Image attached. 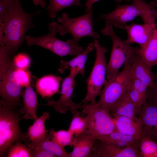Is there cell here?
Here are the masks:
<instances>
[{"label":"cell","instance_id":"6da1fadb","mask_svg":"<svg viewBox=\"0 0 157 157\" xmlns=\"http://www.w3.org/2000/svg\"><path fill=\"white\" fill-rule=\"evenodd\" d=\"M40 12L27 13L23 9L20 0H11L6 15L0 21L4 36L0 44H5L11 55L14 54L23 43L27 31L34 27L33 17Z\"/></svg>","mask_w":157,"mask_h":157},{"label":"cell","instance_id":"7a4b0ae2","mask_svg":"<svg viewBox=\"0 0 157 157\" xmlns=\"http://www.w3.org/2000/svg\"><path fill=\"white\" fill-rule=\"evenodd\" d=\"M0 103V157H4L16 142H23L28 145L30 141L27 133L21 130V114L16 107L9 106L2 100Z\"/></svg>","mask_w":157,"mask_h":157},{"label":"cell","instance_id":"3957f363","mask_svg":"<svg viewBox=\"0 0 157 157\" xmlns=\"http://www.w3.org/2000/svg\"><path fill=\"white\" fill-rule=\"evenodd\" d=\"M58 24L51 23L49 25V32L44 35L38 37L26 36L25 40L29 46H38L49 50L60 56L67 55L76 56L83 51V48L78 45V42L74 38L65 41L56 38V35L59 33Z\"/></svg>","mask_w":157,"mask_h":157},{"label":"cell","instance_id":"277c9868","mask_svg":"<svg viewBox=\"0 0 157 157\" xmlns=\"http://www.w3.org/2000/svg\"><path fill=\"white\" fill-rule=\"evenodd\" d=\"M122 72L108 80L100 94V99L96 104L110 113L116 104L128 92L131 83L130 69L127 61Z\"/></svg>","mask_w":157,"mask_h":157},{"label":"cell","instance_id":"5b68a950","mask_svg":"<svg viewBox=\"0 0 157 157\" xmlns=\"http://www.w3.org/2000/svg\"><path fill=\"white\" fill-rule=\"evenodd\" d=\"M113 28L112 25L106 24L101 31L102 35L111 37L113 43L110 59L107 66L106 77L108 80L119 74L120 67L139 48L133 47L125 41L122 40L115 33Z\"/></svg>","mask_w":157,"mask_h":157},{"label":"cell","instance_id":"8992f818","mask_svg":"<svg viewBox=\"0 0 157 157\" xmlns=\"http://www.w3.org/2000/svg\"><path fill=\"white\" fill-rule=\"evenodd\" d=\"M96 57L94 64L87 80V93L82 103L94 104L97 103L96 97L100 95L102 88L107 81L106 80L107 64L105 54L107 48L101 46L94 39Z\"/></svg>","mask_w":157,"mask_h":157},{"label":"cell","instance_id":"52a82bcc","mask_svg":"<svg viewBox=\"0 0 157 157\" xmlns=\"http://www.w3.org/2000/svg\"><path fill=\"white\" fill-rule=\"evenodd\" d=\"M83 111L88 118L87 127L84 134L97 139L117 130L114 118L104 108L96 103H90Z\"/></svg>","mask_w":157,"mask_h":157},{"label":"cell","instance_id":"ba28073f","mask_svg":"<svg viewBox=\"0 0 157 157\" xmlns=\"http://www.w3.org/2000/svg\"><path fill=\"white\" fill-rule=\"evenodd\" d=\"M58 21L60 23L58 29L62 36L69 33L78 42L85 36H92L94 39L99 38V33L93 30L92 9L83 15L74 18H69L64 13L58 18Z\"/></svg>","mask_w":157,"mask_h":157},{"label":"cell","instance_id":"9c48e42d","mask_svg":"<svg viewBox=\"0 0 157 157\" xmlns=\"http://www.w3.org/2000/svg\"><path fill=\"white\" fill-rule=\"evenodd\" d=\"M17 69L12 60L8 70L0 78L1 100L7 105L15 107L21 106L20 97L22 94V87L16 75Z\"/></svg>","mask_w":157,"mask_h":157},{"label":"cell","instance_id":"30bf717a","mask_svg":"<svg viewBox=\"0 0 157 157\" xmlns=\"http://www.w3.org/2000/svg\"><path fill=\"white\" fill-rule=\"evenodd\" d=\"M137 16L140 17L142 19L143 18L141 11L133 3L129 4L118 5L110 13L100 15L98 19L104 20L106 24L125 29L128 25L127 22Z\"/></svg>","mask_w":157,"mask_h":157},{"label":"cell","instance_id":"8fae6325","mask_svg":"<svg viewBox=\"0 0 157 157\" xmlns=\"http://www.w3.org/2000/svg\"><path fill=\"white\" fill-rule=\"evenodd\" d=\"M76 84L75 80L72 78H65L62 85L59 99L57 101L49 100L47 105L53 107L56 111L63 114L76 109L83 110L85 109L89 104H76L71 99Z\"/></svg>","mask_w":157,"mask_h":157},{"label":"cell","instance_id":"7c38bea8","mask_svg":"<svg viewBox=\"0 0 157 157\" xmlns=\"http://www.w3.org/2000/svg\"><path fill=\"white\" fill-rule=\"evenodd\" d=\"M89 157H141L139 146L120 148L110 145L97 139Z\"/></svg>","mask_w":157,"mask_h":157},{"label":"cell","instance_id":"4fadbf2b","mask_svg":"<svg viewBox=\"0 0 157 157\" xmlns=\"http://www.w3.org/2000/svg\"><path fill=\"white\" fill-rule=\"evenodd\" d=\"M136 114L141 122L142 135L157 142V107L146 102Z\"/></svg>","mask_w":157,"mask_h":157},{"label":"cell","instance_id":"5bb4252c","mask_svg":"<svg viewBox=\"0 0 157 157\" xmlns=\"http://www.w3.org/2000/svg\"><path fill=\"white\" fill-rule=\"evenodd\" d=\"M139 48L132 54L127 62L131 76L139 80L148 88L152 86L154 83V73L149 69L138 54V51Z\"/></svg>","mask_w":157,"mask_h":157},{"label":"cell","instance_id":"9a60e30c","mask_svg":"<svg viewBox=\"0 0 157 157\" xmlns=\"http://www.w3.org/2000/svg\"><path fill=\"white\" fill-rule=\"evenodd\" d=\"M156 25V23L140 24L134 23L130 26L127 25L125 29L127 33L128 38L125 41L129 44L134 43L138 44L140 48H142L150 39Z\"/></svg>","mask_w":157,"mask_h":157},{"label":"cell","instance_id":"2e32d148","mask_svg":"<svg viewBox=\"0 0 157 157\" xmlns=\"http://www.w3.org/2000/svg\"><path fill=\"white\" fill-rule=\"evenodd\" d=\"M95 48L94 41L89 44L86 49L81 53L69 61L62 60L59 71L63 73L67 69L75 70L78 74L85 75V67L88 54Z\"/></svg>","mask_w":157,"mask_h":157},{"label":"cell","instance_id":"e0dca14e","mask_svg":"<svg viewBox=\"0 0 157 157\" xmlns=\"http://www.w3.org/2000/svg\"><path fill=\"white\" fill-rule=\"evenodd\" d=\"M117 130L124 134L140 139L142 135V126L139 118L137 119L123 116L113 117Z\"/></svg>","mask_w":157,"mask_h":157},{"label":"cell","instance_id":"ac0fdd59","mask_svg":"<svg viewBox=\"0 0 157 157\" xmlns=\"http://www.w3.org/2000/svg\"><path fill=\"white\" fill-rule=\"evenodd\" d=\"M97 139L110 145L120 148L140 146V139L123 134L117 130L108 134L100 136Z\"/></svg>","mask_w":157,"mask_h":157},{"label":"cell","instance_id":"d6986e66","mask_svg":"<svg viewBox=\"0 0 157 157\" xmlns=\"http://www.w3.org/2000/svg\"><path fill=\"white\" fill-rule=\"evenodd\" d=\"M96 139L95 137L84 133L75 137L71 146L73 150L69 153L70 157H89Z\"/></svg>","mask_w":157,"mask_h":157},{"label":"cell","instance_id":"ffe728a7","mask_svg":"<svg viewBox=\"0 0 157 157\" xmlns=\"http://www.w3.org/2000/svg\"><path fill=\"white\" fill-rule=\"evenodd\" d=\"M23 106L19 111L24 115L22 119H35L38 118L36 110L38 105L37 95L33 88L30 85L26 88L22 93Z\"/></svg>","mask_w":157,"mask_h":157},{"label":"cell","instance_id":"44dd1931","mask_svg":"<svg viewBox=\"0 0 157 157\" xmlns=\"http://www.w3.org/2000/svg\"><path fill=\"white\" fill-rule=\"evenodd\" d=\"M138 53L150 70L153 66L157 65V28L154 30L146 44L139 48Z\"/></svg>","mask_w":157,"mask_h":157},{"label":"cell","instance_id":"7402d4cb","mask_svg":"<svg viewBox=\"0 0 157 157\" xmlns=\"http://www.w3.org/2000/svg\"><path fill=\"white\" fill-rule=\"evenodd\" d=\"M61 79L60 77L52 75L43 76L37 81V91L43 97H50L59 91Z\"/></svg>","mask_w":157,"mask_h":157},{"label":"cell","instance_id":"603a6c76","mask_svg":"<svg viewBox=\"0 0 157 157\" xmlns=\"http://www.w3.org/2000/svg\"><path fill=\"white\" fill-rule=\"evenodd\" d=\"M137 109L130 98L128 92L115 104L110 113L113 117L123 116L137 119L136 115Z\"/></svg>","mask_w":157,"mask_h":157},{"label":"cell","instance_id":"cb8c5ba5","mask_svg":"<svg viewBox=\"0 0 157 157\" xmlns=\"http://www.w3.org/2000/svg\"><path fill=\"white\" fill-rule=\"evenodd\" d=\"M131 76V83L128 92L138 110L146 102L147 87L139 80Z\"/></svg>","mask_w":157,"mask_h":157},{"label":"cell","instance_id":"d4e9b609","mask_svg":"<svg viewBox=\"0 0 157 157\" xmlns=\"http://www.w3.org/2000/svg\"><path fill=\"white\" fill-rule=\"evenodd\" d=\"M49 112L45 111L41 116L35 119L33 124L29 126L28 131L30 141L35 143L47 137L48 131L45 129V123L46 120L49 119Z\"/></svg>","mask_w":157,"mask_h":157},{"label":"cell","instance_id":"484cf974","mask_svg":"<svg viewBox=\"0 0 157 157\" xmlns=\"http://www.w3.org/2000/svg\"><path fill=\"white\" fill-rule=\"evenodd\" d=\"M29 149L38 148L44 149L53 154L57 157H70L69 153L67 152L63 147L51 140L48 135L44 139L37 142L27 145Z\"/></svg>","mask_w":157,"mask_h":157},{"label":"cell","instance_id":"4316f807","mask_svg":"<svg viewBox=\"0 0 157 157\" xmlns=\"http://www.w3.org/2000/svg\"><path fill=\"white\" fill-rule=\"evenodd\" d=\"M78 110H75L71 113L72 118L68 130L75 137L83 134L86 130L88 125V118L87 115L81 116Z\"/></svg>","mask_w":157,"mask_h":157},{"label":"cell","instance_id":"83f0119b","mask_svg":"<svg viewBox=\"0 0 157 157\" xmlns=\"http://www.w3.org/2000/svg\"><path fill=\"white\" fill-rule=\"evenodd\" d=\"M141 11L143 15L142 20L144 23L153 24L157 18V10L155 7L151 3H148L143 0H132Z\"/></svg>","mask_w":157,"mask_h":157},{"label":"cell","instance_id":"f1b7e54d","mask_svg":"<svg viewBox=\"0 0 157 157\" xmlns=\"http://www.w3.org/2000/svg\"><path fill=\"white\" fill-rule=\"evenodd\" d=\"M139 147L141 157H157V142L151 138L142 135Z\"/></svg>","mask_w":157,"mask_h":157},{"label":"cell","instance_id":"f546056e","mask_svg":"<svg viewBox=\"0 0 157 157\" xmlns=\"http://www.w3.org/2000/svg\"><path fill=\"white\" fill-rule=\"evenodd\" d=\"M49 5L46 8L48 10L49 16L55 18L57 13L67 7L74 5L81 6L80 0H50Z\"/></svg>","mask_w":157,"mask_h":157},{"label":"cell","instance_id":"4dcf8cb0","mask_svg":"<svg viewBox=\"0 0 157 157\" xmlns=\"http://www.w3.org/2000/svg\"><path fill=\"white\" fill-rule=\"evenodd\" d=\"M48 135L50 139L62 147L71 146L74 137L73 135L68 130H60L56 131L51 129Z\"/></svg>","mask_w":157,"mask_h":157},{"label":"cell","instance_id":"1f68e13d","mask_svg":"<svg viewBox=\"0 0 157 157\" xmlns=\"http://www.w3.org/2000/svg\"><path fill=\"white\" fill-rule=\"evenodd\" d=\"M8 157H32L30 149L21 142H17L10 148L7 154Z\"/></svg>","mask_w":157,"mask_h":157},{"label":"cell","instance_id":"d6a6232c","mask_svg":"<svg viewBox=\"0 0 157 157\" xmlns=\"http://www.w3.org/2000/svg\"><path fill=\"white\" fill-rule=\"evenodd\" d=\"M0 46V78L4 75L10 65L11 55L9 50L4 44Z\"/></svg>","mask_w":157,"mask_h":157},{"label":"cell","instance_id":"836d02e7","mask_svg":"<svg viewBox=\"0 0 157 157\" xmlns=\"http://www.w3.org/2000/svg\"><path fill=\"white\" fill-rule=\"evenodd\" d=\"M13 60L17 68L23 69L27 67L30 63L29 57L26 55L22 53L16 55Z\"/></svg>","mask_w":157,"mask_h":157},{"label":"cell","instance_id":"e575fe53","mask_svg":"<svg viewBox=\"0 0 157 157\" xmlns=\"http://www.w3.org/2000/svg\"><path fill=\"white\" fill-rule=\"evenodd\" d=\"M146 102L157 107V81L153 85L147 88Z\"/></svg>","mask_w":157,"mask_h":157},{"label":"cell","instance_id":"d590c367","mask_svg":"<svg viewBox=\"0 0 157 157\" xmlns=\"http://www.w3.org/2000/svg\"><path fill=\"white\" fill-rule=\"evenodd\" d=\"M16 74L19 81L22 87H26L29 85L30 75L28 72L24 69H16Z\"/></svg>","mask_w":157,"mask_h":157},{"label":"cell","instance_id":"8d00e7d4","mask_svg":"<svg viewBox=\"0 0 157 157\" xmlns=\"http://www.w3.org/2000/svg\"><path fill=\"white\" fill-rule=\"evenodd\" d=\"M30 149L31 150L32 157H57L53 154L41 149L34 148Z\"/></svg>","mask_w":157,"mask_h":157},{"label":"cell","instance_id":"74e56055","mask_svg":"<svg viewBox=\"0 0 157 157\" xmlns=\"http://www.w3.org/2000/svg\"><path fill=\"white\" fill-rule=\"evenodd\" d=\"M100 0H87L84 5L85 8V11L87 13L92 9L93 5L96 2ZM118 2H120L122 1V0H115Z\"/></svg>","mask_w":157,"mask_h":157},{"label":"cell","instance_id":"f35d334b","mask_svg":"<svg viewBox=\"0 0 157 157\" xmlns=\"http://www.w3.org/2000/svg\"><path fill=\"white\" fill-rule=\"evenodd\" d=\"M33 1L35 4L40 5L42 7H44L46 5L44 0H33Z\"/></svg>","mask_w":157,"mask_h":157},{"label":"cell","instance_id":"ab89813d","mask_svg":"<svg viewBox=\"0 0 157 157\" xmlns=\"http://www.w3.org/2000/svg\"><path fill=\"white\" fill-rule=\"evenodd\" d=\"M150 3L153 5L155 7L157 6V0H155L151 1Z\"/></svg>","mask_w":157,"mask_h":157},{"label":"cell","instance_id":"60d3db41","mask_svg":"<svg viewBox=\"0 0 157 157\" xmlns=\"http://www.w3.org/2000/svg\"><path fill=\"white\" fill-rule=\"evenodd\" d=\"M155 77V81H157V73H154Z\"/></svg>","mask_w":157,"mask_h":157},{"label":"cell","instance_id":"b9f144b4","mask_svg":"<svg viewBox=\"0 0 157 157\" xmlns=\"http://www.w3.org/2000/svg\"><path fill=\"white\" fill-rule=\"evenodd\" d=\"M143 0L145 1L146 0Z\"/></svg>","mask_w":157,"mask_h":157},{"label":"cell","instance_id":"7bdbcfd3","mask_svg":"<svg viewBox=\"0 0 157 157\" xmlns=\"http://www.w3.org/2000/svg\"></svg>","mask_w":157,"mask_h":157}]
</instances>
